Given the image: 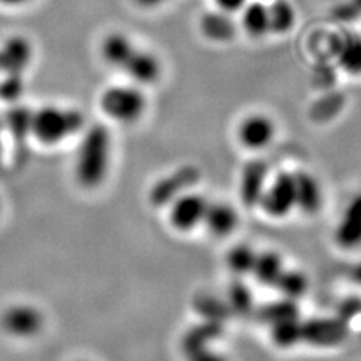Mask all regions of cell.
I'll list each match as a JSON object with an SVG mask.
<instances>
[{"mask_svg":"<svg viewBox=\"0 0 361 361\" xmlns=\"http://www.w3.org/2000/svg\"><path fill=\"white\" fill-rule=\"evenodd\" d=\"M111 137L107 128L94 126L86 130L74 161V176L85 188H97L109 175Z\"/></svg>","mask_w":361,"mask_h":361,"instance_id":"6da1fadb","label":"cell"},{"mask_svg":"<svg viewBox=\"0 0 361 361\" xmlns=\"http://www.w3.org/2000/svg\"><path fill=\"white\" fill-rule=\"evenodd\" d=\"M85 118L75 109L44 106L32 111L30 135L44 146H56L80 131Z\"/></svg>","mask_w":361,"mask_h":361,"instance_id":"7a4b0ae2","label":"cell"},{"mask_svg":"<svg viewBox=\"0 0 361 361\" xmlns=\"http://www.w3.org/2000/svg\"><path fill=\"white\" fill-rule=\"evenodd\" d=\"M104 115L119 123L137 122L146 111V97L135 86H113L99 99Z\"/></svg>","mask_w":361,"mask_h":361,"instance_id":"3957f363","label":"cell"},{"mask_svg":"<svg viewBox=\"0 0 361 361\" xmlns=\"http://www.w3.org/2000/svg\"><path fill=\"white\" fill-rule=\"evenodd\" d=\"M42 312L30 302H13L0 313V330L17 341L37 337L44 330Z\"/></svg>","mask_w":361,"mask_h":361,"instance_id":"277c9868","label":"cell"},{"mask_svg":"<svg viewBox=\"0 0 361 361\" xmlns=\"http://www.w3.org/2000/svg\"><path fill=\"white\" fill-rule=\"evenodd\" d=\"M259 205L269 217L285 219L288 214L297 208L295 173H279L271 183L267 184Z\"/></svg>","mask_w":361,"mask_h":361,"instance_id":"5b68a950","label":"cell"},{"mask_svg":"<svg viewBox=\"0 0 361 361\" xmlns=\"http://www.w3.org/2000/svg\"><path fill=\"white\" fill-rule=\"evenodd\" d=\"M208 205L209 202L197 193H180L172 202L169 220L179 232L195 231L197 226L203 224Z\"/></svg>","mask_w":361,"mask_h":361,"instance_id":"8992f818","label":"cell"},{"mask_svg":"<svg viewBox=\"0 0 361 361\" xmlns=\"http://www.w3.org/2000/svg\"><path fill=\"white\" fill-rule=\"evenodd\" d=\"M238 140L248 151H262L271 145L276 137V126L271 118L255 113L241 121L238 131Z\"/></svg>","mask_w":361,"mask_h":361,"instance_id":"52a82bcc","label":"cell"},{"mask_svg":"<svg viewBox=\"0 0 361 361\" xmlns=\"http://www.w3.org/2000/svg\"><path fill=\"white\" fill-rule=\"evenodd\" d=\"M346 336V324L336 318H316L302 324V341L314 346L341 345Z\"/></svg>","mask_w":361,"mask_h":361,"instance_id":"ba28073f","label":"cell"},{"mask_svg":"<svg viewBox=\"0 0 361 361\" xmlns=\"http://www.w3.org/2000/svg\"><path fill=\"white\" fill-rule=\"evenodd\" d=\"M334 238L338 245L348 250L361 245V195L348 203L342 220L336 228Z\"/></svg>","mask_w":361,"mask_h":361,"instance_id":"9c48e42d","label":"cell"},{"mask_svg":"<svg viewBox=\"0 0 361 361\" xmlns=\"http://www.w3.org/2000/svg\"><path fill=\"white\" fill-rule=\"evenodd\" d=\"M122 71H126L135 83L151 85L158 80L161 74V63L149 51L135 49L127 63L123 65Z\"/></svg>","mask_w":361,"mask_h":361,"instance_id":"30bf717a","label":"cell"},{"mask_svg":"<svg viewBox=\"0 0 361 361\" xmlns=\"http://www.w3.org/2000/svg\"><path fill=\"white\" fill-rule=\"evenodd\" d=\"M32 59V47L27 39L13 37L0 49V70L8 74H21Z\"/></svg>","mask_w":361,"mask_h":361,"instance_id":"8fae6325","label":"cell"},{"mask_svg":"<svg viewBox=\"0 0 361 361\" xmlns=\"http://www.w3.org/2000/svg\"><path fill=\"white\" fill-rule=\"evenodd\" d=\"M238 221V212L232 205L224 202H217L208 205L203 226L214 236H228L236 229Z\"/></svg>","mask_w":361,"mask_h":361,"instance_id":"7c38bea8","label":"cell"},{"mask_svg":"<svg viewBox=\"0 0 361 361\" xmlns=\"http://www.w3.org/2000/svg\"><path fill=\"white\" fill-rule=\"evenodd\" d=\"M297 208L306 214H316L322 208L324 195L321 184L307 172L295 173Z\"/></svg>","mask_w":361,"mask_h":361,"instance_id":"4fadbf2b","label":"cell"},{"mask_svg":"<svg viewBox=\"0 0 361 361\" xmlns=\"http://www.w3.org/2000/svg\"><path fill=\"white\" fill-rule=\"evenodd\" d=\"M267 166L259 161H253L244 169L241 176V196L245 205H259L264 191L267 188Z\"/></svg>","mask_w":361,"mask_h":361,"instance_id":"5bb4252c","label":"cell"},{"mask_svg":"<svg viewBox=\"0 0 361 361\" xmlns=\"http://www.w3.org/2000/svg\"><path fill=\"white\" fill-rule=\"evenodd\" d=\"M137 49L131 42V39L119 32L109 33V35L101 42V56L113 68L122 70L123 65L127 63L133 51Z\"/></svg>","mask_w":361,"mask_h":361,"instance_id":"9a60e30c","label":"cell"},{"mask_svg":"<svg viewBox=\"0 0 361 361\" xmlns=\"http://www.w3.org/2000/svg\"><path fill=\"white\" fill-rule=\"evenodd\" d=\"M243 27L253 38H261L269 32V9L261 2L248 4L243 8Z\"/></svg>","mask_w":361,"mask_h":361,"instance_id":"2e32d148","label":"cell"},{"mask_svg":"<svg viewBox=\"0 0 361 361\" xmlns=\"http://www.w3.org/2000/svg\"><path fill=\"white\" fill-rule=\"evenodd\" d=\"M283 261H281V257L277 253L264 252L257 255L252 274L261 283L276 286L277 280L283 274Z\"/></svg>","mask_w":361,"mask_h":361,"instance_id":"e0dca14e","label":"cell"},{"mask_svg":"<svg viewBox=\"0 0 361 361\" xmlns=\"http://www.w3.org/2000/svg\"><path fill=\"white\" fill-rule=\"evenodd\" d=\"M200 27L207 38L217 42L229 41L235 35V25L224 11L223 13H211L203 16Z\"/></svg>","mask_w":361,"mask_h":361,"instance_id":"ac0fdd59","label":"cell"},{"mask_svg":"<svg viewBox=\"0 0 361 361\" xmlns=\"http://www.w3.org/2000/svg\"><path fill=\"white\" fill-rule=\"evenodd\" d=\"M337 61L346 74L361 75V37H346L337 49Z\"/></svg>","mask_w":361,"mask_h":361,"instance_id":"d6986e66","label":"cell"},{"mask_svg":"<svg viewBox=\"0 0 361 361\" xmlns=\"http://www.w3.org/2000/svg\"><path fill=\"white\" fill-rule=\"evenodd\" d=\"M269 9V32L286 33L295 23V9L288 0H276Z\"/></svg>","mask_w":361,"mask_h":361,"instance_id":"ffe728a7","label":"cell"},{"mask_svg":"<svg viewBox=\"0 0 361 361\" xmlns=\"http://www.w3.org/2000/svg\"><path fill=\"white\" fill-rule=\"evenodd\" d=\"M273 338L279 346H292L302 341V324L297 318L273 324Z\"/></svg>","mask_w":361,"mask_h":361,"instance_id":"44dd1931","label":"cell"},{"mask_svg":"<svg viewBox=\"0 0 361 361\" xmlns=\"http://www.w3.org/2000/svg\"><path fill=\"white\" fill-rule=\"evenodd\" d=\"M257 253L248 245H236L228 253V267L236 274H248L253 271Z\"/></svg>","mask_w":361,"mask_h":361,"instance_id":"7402d4cb","label":"cell"},{"mask_svg":"<svg viewBox=\"0 0 361 361\" xmlns=\"http://www.w3.org/2000/svg\"><path fill=\"white\" fill-rule=\"evenodd\" d=\"M276 286L285 293L288 300H297L307 290V279L298 271H283Z\"/></svg>","mask_w":361,"mask_h":361,"instance_id":"603a6c76","label":"cell"},{"mask_svg":"<svg viewBox=\"0 0 361 361\" xmlns=\"http://www.w3.org/2000/svg\"><path fill=\"white\" fill-rule=\"evenodd\" d=\"M23 89L20 74H9L6 80L0 85V97L6 99H14L20 95Z\"/></svg>","mask_w":361,"mask_h":361,"instance_id":"cb8c5ba5","label":"cell"},{"mask_svg":"<svg viewBox=\"0 0 361 361\" xmlns=\"http://www.w3.org/2000/svg\"><path fill=\"white\" fill-rule=\"evenodd\" d=\"M188 361H224L209 349H188Z\"/></svg>","mask_w":361,"mask_h":361,"instance_id":"d4e9b609","label":"cell"},{"mask_svg":"<svg viewBox=\"0 0 361 361\" xmlns=\"http://www.w3.org/2000/svg\"><path fill=\"white\" fill-rule=\"evenodd\" d=\"M219 8L224 13H235V11H240L247 5V0H216Z\"/></svg>","mask_w":361,"mask_h":361,"instance_id":"484cf974","label":"cell"},{"mask_svg":"<svg viewBox=\"0 0 361 361\" xmlns=\"http://www.w3.org/2000/svg\"><path fill=\"white\" fill-rule=\"evenodd\" d=\"M135 5H139L143 9H154L167 4L169 0H134Z\"/></svg>","mask_w":361,"mask_h":361,"instance_id":"4316f807","label":"cell"},{"mask_svg":"<svg viewBox=\"0 0 361 361\" xmlns=\"http://www.w3.org/2000/svg\"><path fill=\"white\" fill-rule=\"evenodd\" d=\"M27 2H29V0H0V5L17 8V6H21V5L27 4Z\"/></svg>","mask_w":361,"mask_h":361,"instance_id":"83f0119b","label":"cell"},{"mask_svg":"<svg viewBox=\"0 0 361 361\" xmlns=\"http://www.w3.org/2000/svg\"><path fill=\"white\" fill-rule=\"evenodd\" d=\"M353 279L357 281V283L361 285V262L354 268V271H353Z\"/></svg>","mask_w":361,"mask_h":361,"instance_id":"f1b7e54d","label":"cell"},{"mask_svg":"<svg viewBox=\"0 0 361 361\" xmlns=\"http://www.w3.org/2000/svg\"><path fill=\"white\" fill-rule=\"evenodd\" d=\"M2 209H4V203H2V197H0V216H2Z\"/></svg>","mask_w":361,"mask_h":361,"instance_id":"f546056e","label":"cell"}]
</instances>
